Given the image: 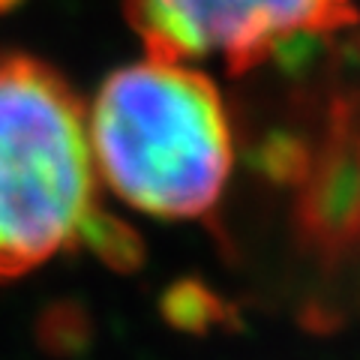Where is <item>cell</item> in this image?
<instances>
[{"label": "cell", "instance_id": "1", "mask_svg": "<svg viewBox=\"0 0 360 360\" xmlns=\"http://www.w3.org/2000/svg\"><path fill=\"white\" fill-rule=\"evenodd\" d=\"M99 193L75 90L37 58H0V279L75 250L127 262L135 243L108 219Z\"/></svg>", "mask_w": 360, "mask_h": 360}, {"label": "cell", "instance_id": "2", "mask_svg": "<svg viewBox=\"0 0 360 360\" xmlns=\"http://www.w3.org/2000/svg\"><path fill=\"white\" fill-rule=\"evenodd\" d=\"M103 189L156 219H201L234 168L219 87L195 63L144 54L111 72L87 108Z\"/></svg>", "mask_w": 360, "mask_h": 360}, {"label": "cell", "instance_id": "3", "mask_svg": "<svg viewBox=\"0 0 360 360\" xmlns=\"http://www.w3.org/2000/svg\"><path fill=\"white\" fill-rule=\"evenodd\" d=\"M144 54L184 63L219 60L243 75L288 45L340 33L357 21L354 0H127Z\"/></svg>", "mask_w": 360, "mask_h": 360}]
</instances>
